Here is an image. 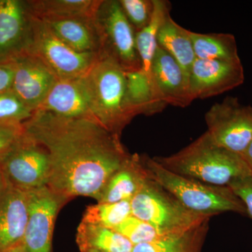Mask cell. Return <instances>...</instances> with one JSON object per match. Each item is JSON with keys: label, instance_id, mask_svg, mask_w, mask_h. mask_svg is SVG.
Listing matches in <instances>:
<instances>
[{"label": "cell", "instance_id": "obj_18", "mask_svg": "<svg viewBox=\"0 0 252 252\" xmlns=\"http://www.w3.org/2000/svg\"><path fill=\"white\" fill-rule=\"evenodd\" d=\"M149 177L142 156L132 154L109 180L97 203L132 200Z\"/></svg>", "mask_w": 252, "mask_h": 252}, {"label": "cell", "instance_id": "obj_27", "mask_svg": "<svg viewBox=\"0 0 252 252\" xmlns=\"http://www.w3.org/2000/svg\"><path fill=\"white\" fill-rule=\"evenodd\" d=\"M33 114L11 89L0 93V125L23 126Z\"/></svg>", "mask_w": 252, "mask_h": 252}, {"label": "cell", "instance_id": "obj_32", "mask_svg": "<svg viewBox=\"0 0 252 252\" xmlns=\"http://www.w3.org/2000/svg\"><path fill=\"white\" fill-rule=\"evenodd\" d=\"M241 157H243V160L246 162L247 165L250 169V171L252 175V141L249 144L248 148L242 154Z\"/></svg>", "mask_w": 252, "mask_h": 252}, {"label": "cell", "instance_id": "obj_17", "mask_svg": "<svg viewBox=\"0 0 252 252\" xmlns=\"http://www.w3.org/2000/svg\"><path fill=\"white\" fill-rule=\"evenodd\" d=\"M41 21L60 39L76 51L102 52V42L94 18H52Z\"/></svg>", "mask_w": 252, "mask_h": 252}, {"label": "cell", "instance_id": "obj_33", "mask_svg": "<svg viewBox=\"0 0 252 252\" xmlns=\"http://www.w3.org/2000/svg\"><path fill=\"white\" fill-rule=\"evenodd\" d=\"M8 187L7 182H6V179H5L1 169H0V198L4 193V190H6V187Z\"/></svg>", "mask_w": 252, "mask_h": 252}, {"label": "cell", "instance_id": "obj_11", "mask_svg": "<svg viewBox=\"0 0 252 252\" xmlns=\"http://www.w3.org/2000/svg\"><path fill=\"white\" fill-rule=\"evenodd\" d=\"M245 73L241 61L195 59L189 73V88L193 100L219 95L242 85Z\"/></svg>", "mask_w": 252, "mask_h": 252}, {"label": "cell", "instance_id": "obj_21", "mask_svg": "<svg viewBox=\"0 0 252 252\" xmlns=\"http://www.w3.org/2000/svg\"><path fill=\"white\" fill-rule=\"evenodd\" d=\"M77 243L80 252H132L134 246L117 230L83 220L77 228Z\"/></svg>", "mask_w": 252, "mask_h": 252}, {"label": "cell", "instance_id": "obj_9", "mask_svg": "<svg viewBox=\"0 0 252 252\" xmlns=\"http://www.w3.org/2000/svg\"><path fill=\"white\" fill-rule=\"evenodd\" d=\"M206 132L215 144L241 156L252 141V107L228 96L205 114Z\"/></svg>", "mask_w": 252, "mask_h": 252}, {"label": "cell", "instance_id": "obj_30", "mask_svg": "<svg viewBox=\"0 0 252 252\" xmlns=\"http://www.w3.org/2000/svg\"><path fill=\"white\" fill-rule=\"evenodd\" d=\"M24 134L23 126L0 125V157Z\"/></svg>", "mask_w": 252, "mask_h": 252}, {"label": "cell", "instance_id": "obj_34", "mask_svg": "<svg viewBox=\"0 0 252 252\" xmlns=\"http://www.w3.org/2000/svg\"><path fill=\"white\" fill-rule=\"evenodd\" d=\"M7 252H26L23 248V243L20 245H16L14 248H11Z\"/></svg>", "mask_w": 252, "mask_h": 252}, {"label": "cell", "instance_id": "obj_13", "mask_svg": "<svg viewBox=\"0 0 252 252\" xmlns=\"http://www.w3.org/2000/svg\"><path fill=\"white\" fill-rule=\"evenodd\" d=\"M11 62L14 69L11 91L36 112L58 78L45 63L31 53L21 55Z\"/></svg>", "mask_w": 252, "mask_h": 252}, {"label": "cell", "instance_id": "obj_7", "mask_svg": "<svg viewBox=\"0 0 252 252\" xmlns=\"http://www.w3.org/2000/svg\"><path fill=\"white\" fill-rule=\"evenodd\" d=\"M102 52L115 60L126 72L142 69L136 32L118 0H102L94 17Z\"/></svg>", "mask_w": 252, "mask_h": 252}, {"label": "cell", "instance_id": "obj_8", "mask_svg": "<svg viewBox=\"0 0 252 252\" xmlns=\"http://www.w3.org/2000/svg\"><path fill=\"white\" fill-rule=\"evenodd\" d=\"M0 169L8 185L24 191L47 187L49 154L26 133L0 157Z\"/></svg>", "mask_w": 252, "mask_h": 252}, {"label": "cell", "instance_id": "obj_5", "mask_svg": "<svg viewBox=\"0 0 252 252\" xmlns=\"http://www.w3.org/2000/svg\"><path fill=\"white\" fill-rule=\"evenodd\" d=\"M130 203L132 216L176 233L193 229L209 221L211 217L186 208L150 177Z\"/></svg>", "mask_w": 252, "mask_h": 252}, {"label": "cell", "instance_id": "obj_28", "mask_svg": "<svg viewBox=\"0 0 252 252\" xmlns=\"http://www.w3.org/2000/svg\"><path fill=\"white\" fill-rule=\"evenodd\" d=\"M123 11L135 32L150 23L154 10V0H119Z\"/></svg>", "mask_w": 252, "mask_h": 252}, {"label": "cell", "instance_id": "obj_26", "mask_svg": "<svg viewBox=\"0 0 252 252\" xmlns=\"http://www.w3.org/2000/svg\"><path fill=\"white\" fill-rule=\"evenodd\" d=\"M114 230L128 239L133 245L154 243L185 233H176L155 226L132 215L116 227Z\"/></svg>", "mask_w": 252, "mask_h": 252}, {"label": "cell", "instance_id": "obj_19", "mask_svg": "<svg viewBox=\"0 0 252 252\" xmlns=\"http://www.w3.org/2000/svg\"><path fill=\"white\" fill-rule=\"evenodd\" d=\"M158 44L179 63L189 79L190 68L196 59L190 31L177 24L169 14L159 31Z\"/></svg>", "mask_w": 252, "mask_h": 252}, {"label": "cell", "instance_id": "obj_29", "mask_svg": "<svg viewBox=\"0 0 252 252\" xmlns=\"http://www.w3.org/2000/svg\"><path fill=\"white\" fill-rule=\"evenodd\" d=\"M228 187L243 202L248 216L252 219V175L233 181Z\"/></svg>", "mask_w": 252, "mask_h": 252}, {"label": "cell", "instance_id": "obj_22", "mask_svg": "<svg viewBox=\"0 0 252 252\" xmlns=\"http://www.w3.org/2000/svg\"><path fill=\"white\" fill-rule=\"evenodd\" d=\"M154 10L150 23L142 31L136 32V47L142 64V71L151 84V68L158 46V35L162 23L170 14V5L167 1L154 0Z\"/></svg>", "mask_w": 252, "mask_h": 252}, {"label": "cell", "instance_id": "obj_16", "mask_svg": "<svg viewBox=\"0 0 252 252\" xmlns=\"http://www.w3.org/2000/svg\"><path fill=\"white\" fill-rule=\"evenodd\" d=\"M28 219V192L8 185L0 198V252L23 243Z\"/></svg>", "mask_w": 252, "mask_h": 252}, {"label": "cell", "instance_id": "obj_24", "mask_svg": "<svg viewBox=\"0 0 252 252\" xmlns=\"http://www.w3.org/2000/svg\"><path fill=\"white\" fill-rule=\"evenodd\" d=\"M208 223L207 221L183 234L154 243L134 245L132 252H201Z\"/></svg>", "mask_w": 252, "mask_h": 252}, {"label": "cell", "instance_id": "obj_4", "mask_svg": "<svg viewBox=\"0 0 252 252\" xmlns=\"http://www.w3.org/2000/svg\"><path fill=\"white\" fill-rule=\"evenodd\" d=\"M142 157L150 178L190 211L210 217L227 212L248 215L243 202L229 187L207 185L177 175L162 167L154 158Z\"/></svg>", "mask_w": 252, "mask_h": 252}, {"label": "cell", "instance_id": "obj_14", "mask_svg": "<svg viewBox=\"0 0 252 252\" xmlns=\"http://www.w3.org/2000/svg\"><path fill=\"white\" fill-rule=\"evenodd\" d=\"M31 16L23 0H0V63L28 53Z\"/></svg>", "mask_w": 252, "mask_h": 252}, {"label": "cell", "instance_id": "obj_25", "mask_svg": "<svg viewBox=\"0 0 252 252\" xmlns=\"http://www.w3.org/2000/svg\"><path fill=\"white\" fill-rule=\"evenodd\" d=\"M132 216L130 200L97 203L86 209L83 221L114 229Z\"/></svg>", "mask_w": 252, "mask_h": 252}, {"label": "cell", "instance_id": "obj_35", "mask_svg": "<svg viewBox=\"0 0 252 252\" xmlns=\"http://www.w3.org/2000/svg\"><path fill=\"white\" fill-rule=\"evenodd\" d=\"M80 252H97V251H94V250H86V251H82Z\"/></svg>", "mask_w": 252, "mask_h": 252}, {"label": "cell", "instance_id": "obj_3", "mask_svg": "<svg viewBox=\"0 0 252 252\" xmlns=\"http://www.w3.org/2000/svg\"><path fill=\"white\" fill-rule=\"evenodd\" d=\"M86 79L93 117L106 129L121 136L137 115L129 101L126 71L115 60L100 53Z\"/></svg>", "mask_w": 252, "mask_h": 252}, {"label": "cell", "instance_id": "obj_1", "mask_svg": "<svg viewBox=\"0 0 252 252\" xmlns=\"http://www.w3.org/2000/svg\"><path fill=\"white\" fill-rule=\"evenodd\" d=\"M25 133L45 148L47 187L63 203L79 196L99 200L113 175L128 161L120 136L91 118H64L36 111Z\"/></svg>", "mask_w": 252, "mask_h": 252}, {"label": "cell", "instance_id": "obj_20", "mask_svg": "<svg viewBox=\"0 0 252 252\" xmlns=\"http://www.w3.org/2000/svg\"><path fill=\"white\" fill-rule=\"evenodd\" d=\"M102 0H28L30 14L41 20L94 18Z\"/></svg>", "mask_w": 252, "mask_h": 252}, {"label": "cell", "instance_id": "obj_10", "mask_svg": "<svg viewBox=\"0 0 252 252\" xmlns=\"http://www.w3.org/2000/svg\"><path fill=\"white\" fill-rule=\"evenodd\" d=\"M28 219L23 246L26 252H53L55 222L65 205L47 187L28 191Z\"/></svg>", "mask_w": 252, "mask_h": 252}, {"label": "cell", "instance_id": "obj_15", "mask_svg": "<svg viewBox=\"0 0 252 252\" xmlns=\"http://www.w3.org/2000/svg\"><path fill=\"white\" fill-rule=\"evenodd\" d=\"M36 111L64 118L94 119L91 112L90 92L86 75L74 79H57Z\"/></svg>", "mask_w": 252, "mask_h": 252}, {"label": "cell", "instance_id": "obj_23", "mask_svg": "<svg viewBox=\"0 0 252 252\" xmlns=\"http://www.w3.org/2000/svg\"><path fill=\"white\" fill-rule=\"evenodd\" d=\"M195 58L211 61L240 62L235 36L229 33L200 34L190 31Z\"/></svg>", "mask_w": 252, "mask_h": 252}, {"label": "cell", "instance_id": "obj_2", "mask_svg": "<svg viewBox=\"0 0 252 252\" xmlns=\"http://www.w3.org/2000/svg\"><path fill=\"white\" fill-rule=\"evenodd\" d=\"M154 159L169 171L207 185L228 187L252 175L241 156L217 145L207 132L180 152Z\"/></svg>", "mask_w": 252, "mask_h": 252}, {"label": "cell", "instance_id": "obj_12", "mask_svg": "<svg viewBox=\"0 0 252 252\" xmlns=\"http://www.w3.org/2000/svg\"><path fill=\"white\" fill-rule=\"evenodd\" d=\"M154 98L161 107L167 104L186 107L193 102L189 79L179 63L158 46L151 68Z\"/></svg>", "mask_w": 252, "mask_h": 252}, {"label": "cell", "instance_id": "obj_31", "mask_svg": "<svg viewBox=\"0 0 252 252\" xmlns=\"http://www.w3.org/2000/svg\"><path fill=\"white\" fill-rule=\"evenodd\" d=\"M14 72L12 62L0 63V93L11 90Z\"/></svg>", "mask_w": 252, "mask_h": 252}, {"label": "cell", "instance_id": "obj_6", "mask_svg": "<svg viewBox=\"0 0 252 252\" xmlns=\"http://www.w3.org/2000/svg\"><path fill=\"white\" fill-rule=\"evenodd\" d=\"M31 16V35L28 52L39 58L58 79L85 76L100 54L76 51L60 39L44 21Z\"/></svg>", "mask_w": 252, "mask_h": 252}]
</instances>
